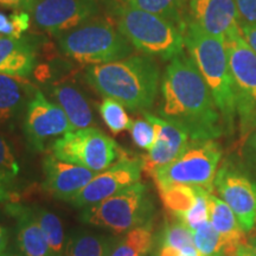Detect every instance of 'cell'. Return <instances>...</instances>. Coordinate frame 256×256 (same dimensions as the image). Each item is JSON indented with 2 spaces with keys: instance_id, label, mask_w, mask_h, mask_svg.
Returning <instances> with one entry per match:
<instances>
[{
  "instance_id": "obj_1",
  "label": "cell",
  "mask_w": 256,
  "mask_h": 256,
  "mask_svg": "<svg viewBox=\"0 0 256 256\" xmlns=\"http://www.w3.org/2000/svg\"><path fill=\"white\" fill-rule=\"evenodd\" d=\"M160 95L159 116L183 128L190 140H216L222 136V116L190 56L182 54L166 66Z\"/></svg>"
},
{
  "instance_id": "obj_2",
  "label": "cell",
  "mask_w": 256,
  "mask_h": 256,
  "mask_svg": "<svg viewBox=\"0 0 256 256\" xmlns=\"http://www.w3.org/2000/svg\"><path fill=\"white\" fill-rule=\"evenodd\" d=\"M89 86L104 98L120 102L132 112H146L156 102L160 89V69L156 58L132 55L86 70Z\"/></svg>"
},
{
  "instance_id": "obj_3",
  "label": "cell",
  "mask_w": 256,
  "mask_h": 256,
  "mask_svg": "<svg viewBox=\"0 0 256 256\" xmlns=\"http://www.w3.org/2000/svg\"><path fill=\"white\" fill-rule=\"evenodd\" d=\"M184 40L188 56L194 60L214 96L222 116L224 132L232 134L236 128L238 113L226 43L190 20L185 28Z\"/></svg>"
},
{
  "instance_id": "obj_4",
  "label": "cell",
  "mask_w": 256,
  "mask_h": 256,
  "mask_svg": "<svg viewBox=\"0 0 256 256\" xmlns=\"http://www.w3.org/2000/svg\"><path fill=\"white\" fill-rule=\"evenodd\" d=\"M110 11L121 34L142 55L172 60L184 54V32L171 22L122 2H112Z\"/></svg>"
},
{
  "instance_id": "obj_5",
  "label": "cell",
  "mask_w": 256,
  "mask_h": 256,
  "mask_svg": "<svg viewBox=\"0 0 256 256\" xmlns=\"http://www.w3.org/2000/svg\"><path fill=\"white\" fill-rule=\"evenodd\" d=\"M64 55L82 64H106L132 56L134 48L108 19L92 18L56 37Z\"/></svg>"
},
{
  "instance_id": "obj_6",
  "label": "cell",
  "mask_w": 256,
  "mask_h": 256,
  "mask_svg": "<svg viewBox=\"0 0 256 256\" xmlns=\"http://www.w3.org/2000/svg\"><path fill=\"white\" fill-rule=\"evenodd\" d=\"M152 212L148 188L139 182L107 200L84 206L80 220L114 234H122L148 223Z\"/></svg>"
},
{
  "instance_id": "obj_7",
  "label": "cell",
  "mask_w": 256,
  "mask_h": 256,
  "mask_svg": "<svg viewBox=\"0 0 256 256\" xmlns=\"http://www.w3.org/2000/svg\"><path fill=\"white\" fill-rule=\"evenodd\" d=\"M222 147L216 140H190L178 158L152 174L156 188L185 184L206 188L212 194Z\"/></svg>"
},
{
  "instance_id": "obj_8",
  "label": "cell",
  "mask_w": 256,
  "mask_h": 256,
  "mask_svg": "<svg viewBox=\"0 0 256 256\" xmlns=\"http://www.w3.org/2000/svg\"><path fill=\"white\" fill-rule=\"evenodd\" d=\"M241 140L256 128V52L241 31L226 40Z\"/></svg>"
},
{
  "instance_id": "obj_9",
  "label": "cell",
  "mask_w": 256,
  "mask_h": 256,
  "mask_svg": "<svg viewBox=\"0 0 256 256\" xmlns=\"http://www.w3.org/2000/svg\"><path fill=\"white\" fill-rule=\"evenodd\" d=\"M49 148L56 158L96 174L104 171L124 154L110 136L95 127L70 130L51 142Z\"/></svg>"
},
{
  "instance_id": "obj_10",
  "label": "cell",
  "mask_w": 256,
  "mask_h": 256,
  "mask_svg": "<svg viewBox=\"0 0 256 256\" xmlns=\"http://www.w3.org/2000/svg\"><path fill=\"white\" fill-rule=\"evenodd\" d=\"M214 186L234 211L242 229L252 232L256 224V183L248 172L232 162H224Z\"/></svg>"
},
{
  "instance_id": "obj_11",
  "label": "cell",
  "mask_w": 256,
  "mask_h": 256,
  "mask_svg": "<svg viewBox=\"0 0 256 256\" xmlns=\"http://www.w3.org/2000/svg\"><path fill=\"white\" fill-rule=\"evenodd\" d=\"M98 11V0H34L28 14L38 30L58 37L94 18Z\"/></svg>"
},
{
  "instance_id": "obj_12",
  "label": "cell",
  "mask_w": 256,
  "mask_h": 256,
  "mask_svg": "<svg viewBox=\"0 0 256 256\" xmlns=\"http://www.w3.org/2000/svg\"><path fill=\"white\" fill-rule=\"evenodd\" d=\"M23 128L28 146L36 152L44 151L48 140L74 130L62 108L48 100L40 89H37L28 104Z\"/></svg>"
},
{
  "instance_id": "obj_13",
  "label": "cell",
  "mask_w": 256,
  "mask_h": 256,
  "mask_svg": "<svg viewBox=\"0 0 256 256\" xmlns=\"http://www.w3.org/2000/svg\"><path fill=\"white\" fill-rule=\"evenodd\" d=\"M142 172V156L130 158L124 153L116 162L96 174L87 186L68 203L76 208H84L107 200L124 188L139 183Z\"/></svg>"
},
{
  "instance_id": "obj_14",
  "label": "cell",
  "mask_w": 256,
  "mask_h": 256,
  "mask_svg": "<svg viewBox=\"0 0 256 256\" xmlns=\"http://www.w3.org/2000/svg\"><path fill=\"white\" fill-rule=\"evenodd\" d=\"M144 118L153 124L156 130L154 145L146 154L142 156V171L152 176L153 172L168 165L180 156L190 142V136L182 127L171 121L144 112Z\"/></svg>"
},
{
  "instance_id": "obj_15",
  "label": "cell",
  "mask_w": 256,
  "mask_h": 256,
  "mask_svg": "<svg viewBox=\"0 0 256 256\" xmlns=\"http://www.w3.org/2000/svg\"><path fill=\"white\" fill-rule=\"evenodd\" d=\"M43 190L57 200L69 202L87 186L96 172L46 154L43 162Z\"/></svg>"
},
{
  "instance_id": "obj_16",
  "label": "cell",
  "mask_w": 256,
  "mask_h": 256,
  "mask_svg": "<svg viewBox=\"0 0 256 256\" xmlns=\"http://www.w3.org/2000/svg\"><path fill=\"white\" fill-rule=\"evenodd\" d=\"M188 20L224 42L240 31V17L234 0H190Z\"/></svg>"
},
{
  "instance_id": "obj_17",
  "label": "cell",
  "mask_w": 256,
  "mask_h": 256,
  "mask_svg": "<svg viewBox=\"0 0 256 256\" xmlns=\"http://www.w3.org/2000/svg\"><path fill=\"white\" fill-rule=\"evenodd\" d=\"M6 212L17 220V248L23 256H54L49 242L30 209L19 203L6 204Z\"/></svg>"
},
{
  "instance_id": "obj_18",
  "label": "cell",
  "mask_w": 256,
  "mask_h": 256,
  "mask_svg": "<svg viewBox=\"0 0 256 256\" xmlns=\"http://www.w3.org/2000/svg\"><path fill=\"white\" fill-rule=\"evenodd\" d=\"M209 214L210 223L223 241L224 256H238L240 249L247 246L248 241L234 211L223 200L210 194Z\"/></svg>"
},
{
  "instance_id": "obj_19",
  "label": "cell",
  "mask_w": 256,
  "mask_h": 256,
  "mask_svg": "<svg viewBox=\"0 0 256 256\" xmlns=\"http://www.w3.org/2000/svg\"><path fill=\"white\" fill-rule=\"evenodd\" d=\"M36 46L23 37L0 34V74L28 78L36 66Z\"/></svg>"
},
{
  "instance_id": "obj_20",
  "label": "cell",
  "mask_w": 256,
  "mask_h": 256,
  "mask_svg": "<svg viewBox=\"0 0 256 256\" xmlns=\"http://www.w3.org/2000/svg\"><path fill=\"white\" fill-rule=\"evenodd\" d=\"M37 89L26 78L0 74V124L10 122L23 113Z\"/></svg>"
},
{
  "instance_id": "obj_21",
  "label": "cell",
  "mask_w": 256,
  "mask_h": 256,
  "mask_svg": "<svg viewBox=\"0 0 256 256\" xmlns=\"http://www.w3.org/2000/svg\"><path fill=\"white\" fill-rule=\"evenodd\" d=\"M50 96L64 110L74 130L90 127L94 116L88 101L75 86L60 83L52 86Z\"/></svg>"
},
{
  "instance_id": "obj_22",
  "label": "cell",
  "mask_w": 256,
  "mask_h": 256,
  "mask_svg": "<svg viewBox=\"0 0 256 256\" xmlns=\"http://www.w3.org/2000/svg\"><path fill=\"white\" fill-rule=\"evenodd\" d=\"M121 2L159 16L171 22L183 32L188 23L190 0H121Z\"/></svg>"
},
{
  "instance_id": "obj_23",
  "label": "cell",
  "mask_w": 256,
  "mask_h": 256,
  "mask_svg": "<svg viewBox=\"0 0 256 256\" xmlns=\"http://www.w3.org/2000/svg\"><path fill=\"white\" fill-rule=\"evenodd\" d=\"M115 241L110 236L75 232L69 236L64 256H110Z\"/></svg>"
},
{
  "instance_id": "obj_24",
  "label": "cell",
  "mask_w": 256,
  "mask_h": 256,
  "mask_svg": "<svg viewBox=\"0 0 256 256\" xmlns=\"http://www.w3.org/2000/svg\"><path fill=\"white\" fill-rule=\"evenodd\" d=\"M153 247V232L148 223L126 232L116 238L110 256H146Z\"/></svg>"
},
{
  "instance_id": "obj_25",
  "label": "cell",
  "mask_w": 256,
  "mask_h": 256,
  "mask_svg": "<svg viewBox=\"0 0 256 256\" xmlns=\"http://www.w3.org/2000/svg\"><path fill=\"white\" fill-rule=\"evenodd\" d=\"M200 188H203L185 184H170L158 188V190L166 209L171 211L179 220L194 206Z\"/></svg>"
},
{
  "instance_id": "obj_26",
  "label": "cell",
  "mask_w": 256,
  "mask_h": 256,
  "mask_svg": "<svg viewBox=\"0 0 256 256\" xmlns=\"http://www.w3.org/2000/svg\"><path fill=\"white\" fill-rule=\"evenodd\" d=\"M34 220L40 226L49 242L51 252L54 256H64V232L60 220L55 214L50 212L40 206H28Z\"/></svg>"
},
{
  "instance_id": "obj_27",
  "label": "cell",
  "mask_w": 256,
  "mask_h": 256,
  "mask_svg": "<svg viewBox=\"0 0 256 256\" xmlns=\"http://www.w3.org/2000/svg\"><path fill=\"white\" fill-rule=\"evenodd\" d=\"M100 114L104 122L114 134L132 128L133 120L127 115L124 106L113 98H104L100 104Z\"/></svg>"
},
{
  "instance_id": "obj_28",
  "label": "cell",
  "mask_w": 256,
  "mask_h": 256,
  "mask_svg": "<svg viewBox=\"0 0 256 256\" xmlns=\"http://www.w3.org/2000/svg\"><path fill=\"white\" fill-rule=\"evenodd\" d=\"M194 244L203 256H224V244L210 220L194 232Z\"/></svg>"
},
{
  "instance_id": "obj_29",
  "label": "cell",
  "mask_w": 256,
  "mask_h": 256,
  "mask_svg": "<svg viewBox=\"0 0 256 256\" xmlns=\"http://www.w3.org/2000/svg\"><path fill=\"white\" fill-rule=\"evenodd\" d=\"M211 192L206 191V188H200L198 194L196 203L194 206L188 211L185 215L179 218L180 222H183L185 226H188L192 232L200 229L202 226L208 223L210 220L209 214V194Z\"/></svg>"
},
{
  "instance_id": "obj_30",
  "label": "cell",
  "mask_w": 256,
  "mask_h": 256,
  "mask_svg": "<svg viewBox=\"0 0 256 256\" xmlns=\"http://www.w3.org/2000/svg\"><path fill=\"white\" fill-rule=\"evenodd\" d=\"M162 246L176 249L192 247L194 244V232L178 220V222L171 223L166 226L162 235Z\"/></svg>"
},
{
  "instance_id": "obj_31",
  "label": "cell",
  "mask_w": 256,
  "mask_h": 256,
  "mask_svg": "<svg viewBox=\"0 0 256 256\" xmlns=\"http://www.w3.org/2000/svg\"><path fill=\"white\" fill-rule=\"evenodd\" d=\"M30 23L31 17L28 12H18L10 17L0 12V34L19 38L28 30Z\"/></svg>"
},
{
  "instance_id": "obj_32",
  "label": "cell",
  "mask_w": 256,
  "mask_h": 256,
  "mask_svg": "<svg viewBox=\"0 0 256 256\" xmlns=\"http://www.w3.org/2000/svg\"><path fill=\"white\" fill-rule=\"evenodd\" d=\"M130 130L133 142L140 148L148 152L154 145L156 130L150 121L146 119L134 120L132 128Z\"/></svg>"
},
{
  "instance_id": "obj_33",
  "label": "cell",
  "mask_w": 256,
  "mask_h": 256,
  "mask_svg": "<svg viewBox=\"0 0 256 256\" xmlns=\"http://www.w3.org/2000/svg\"><path fill=\"white\" fill-rule=\"evenodd\" d=\"M20 172V166L16 158L14 150L8 140L0 134V174L16 182Z\"/></svg>"
},
{
  "instance_id": "obj_34",
  "label": "cell",
  "mask_w": 256,
  "mask_h": 256,
  "mask_svg": "<svg viewBox=\"0 0 256 256\" xmlns=\"http://www.w3.org/2000/svg\"><path fill=\"white\" fill-rule=\"evenodd\" d=\"M238 8L240 22L256 25V0H234Z\"/></svg>"
},
{
  "instance_id": "obj_35",
  "label": "cell",
  "mask_w": 256,
  "mask_h": 256,
  "mask_svg": "<svg viewBox=\"0 0 256 256\" xmlns=\"http://www.w3.org/2000/svg\"><path fill=\"white\" fill-rule=\"evenodd\" d=\"M18 198L16 182L0 174V203H17Z\"/></svg>"
},
{
  "instance_id": "obj_36",
  "label": "cell",
  "mask_w": 256,
  "mask_h": 256,
  "mask_svg": "<svg viewBox=\"0 0 256 256\" xmlns=\"http://www.w3.org/2000/svg\"><path fill=\"white\" fill-rule=\"evenodd\" d=\"M243 156L248 164L256 168V128L243 142Z\"/></svg>"
},
{
  "instance_id": "obj_37",
  "label": "cell",
  "mask_w": 256,
  "mask_h": 256,
  "mask_svg": "<svg viewBox=\"0 0 256 256\" xmlns=\"http://www.w3.org/2000/svg\"><path fill=\"white\" fill-rule=\"evenodd\" d=\"M34 0H0V6L19 12H30Z\"/></svg>"
},
{
  "instance_id": "obj_38",
  "label": "cell",
  "mask_w": 256,
  "mask_h": 256,
  "mask_svg": "<svg viewBox=\"0 0 256 256\" xmlns=\"http://www.w3.org/2000/svg\"><path fill=\"white\" fill-rule=\"evenodd\" d=\"M240 31L246 42L252 46V49L256 52V25L246 24L240 22Z\"/></svg>"
},
{
  "instance_id": "obj_39",
  "label": "cell",
  "mask_w": 256,
  "mask_h": 256,
  "mask_svg": "<svg viewBox=\"0 0 256 256\" xmlns=\"http://www.w3.org/2000/svg\"><path fill=\"white\" fill-rule=\"evenodd\" d=\"M8 232L6 228L0 226V254L6 252V248H8Z\"/></svg>"
},
{
  "instance_id": "obj_40",
  "label": "cell",
  "mask_w": 256,
  "mask_h": 256,
  "mask_svg": "<svg viewBox=\"0 0 256 256\" xmlns=\"http://www.w3.org/2000/svg\"><path fill=\"white\" fill-rule=\"evenodd\" d=\"M179 254H180V249L166 247V246H162L159 252V256H179Z\"/></svg>"
},
{
  "instance_id": "obj_41",
  "label": "cell",
  "mask_w": 256,
  "mask_h": 256,
  "mask_svg": "<svg viewBox=\"0 0 256 256\" xmlns=\"http://www.w3.org/2000/svg\"><path fill=\"white\" fill-rule=\"evenodd\" d=\"M179 256H203L198 252V249L192 246V247H186L184 249H180V254Z\"/></svg>"
},
{
  "instance_id": "obj_42",
  "label": "cell",
  "mask_w": 256,
  "mask_h": 256,
  "mask_svg": "<svg viewBox=\"0 0 256 256\" xmlns=\"http://www.w3.org/2000/svg\"><path fill=\"white\" fill-rule=\"evenodd\" d=\"M238 256H255V255H254V252L250 250V248H249L248 244H247V246H243V247L240 249Z\"/></svg>"
},
{
  "instance_id": "obj_43",
  "label": "cell",
  "mask_w": 256,
  "mask_h": 256,
  "mask_svg": "<svg viewBox=\"0 0 256 256\" xmlns=\"http://www.w3.org/2000/svg\"><path fill=\"white\" fill-rule=\"evenodd\" d=\"M248 247L250 248V250L254 252V255L256 256V235L252 236V238L248 241Z\"/></svg>"
},
{
  "instance_id": "obj_44",
  "label": "cell",
  "mask_w": 256,
  "mask_h": 256,
  "mask_svg": "<svg viewBox=\"0 0 256 256\" xmlns=\"http://www.w3.org/2000/svg\"><path fill=\"white\" fill-rule=\"evenodd\" d=\"M8 256H23L20 252H8Z\"/></svg>"
},
{
  "instance_id": "obj_45",
  "label": "cell",
  "mask_w": 256,
  "mask_h": 256,
  "mask_svg": "<svg viewBox=\"0 0 256 256\" xmlns=\"http://www.w3.org/2000/svg\"><path fill=\"white\" fill-rule=\"evenodd\" d=\"M0 256H8V252H2V254H0Z\"/></svg>"
},
{
  "instance_id": "obj_46",
  "label": "cell",
  "mask_w": 256,
  "mask_h": 256,
  "mask_svg": "<svg viewBox=\"0 0 256 256\" xmlns=\"http://www.w3.org/2000/svg\"><path fill=\"white\" fill-rule=\"evenodd\" d=\"M254 229H255V230H256V224H255V228H254Z\"/></svg>"
}]
</instances>
